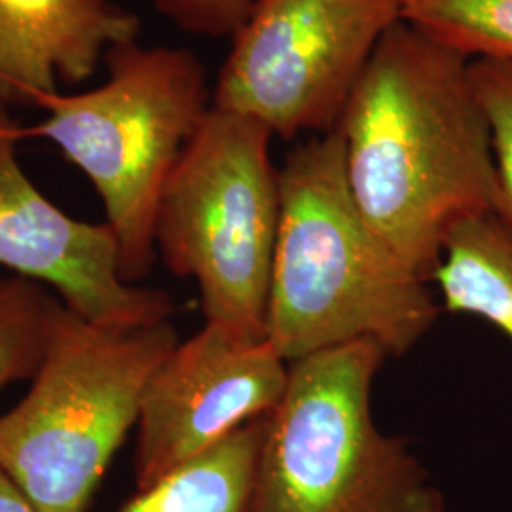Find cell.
<instances>
[{"mask_svg": "<svg viewBox=\"0 0 512 512\" xmlns=\"http://www.w3.org/2000/svg\"><path fill=\"white\" fill-rule=\"evenodd\" d=\"M289 382V363L268 340H241L205 323L152 376L137 421L135 488L145 490L268 416Z\"/></svg>", "mask_w": 512, "mask_h": 512, "instance_id": "8", "label": "cell"}, {"mask_svg": "<svg viewBox=\"0 0 512 512\" xmlns=\"http://www.w3.org/2000/svg\"><path fill=\"white\" fill-rule=\"evenodd\" d=\"M264 418L243 425L202 456L137 490L118 512H253Z\"/></svg>", "mask_w": 512, "mask_h": 512, "instance_id": "12", "label": "cell"}, {"mask_svg": "<svg viewBox=\"0 0 512 512\" xmlns=\"http://www.w3.org/2000/svg\"><path fill=\"white\" fill-rule=\"evenodd\" d=\"M406 0H258L232 38L213 105L279 139L332 131Z\"/></svg>", "mask_w": 512, "mask_h": 512, "instance_id": "7", "label": "cell"}, {"mask_svg": "<svg viewBox=\"0 0 512 512\" xmlns=\"http://www.w3.org/2000/svg\"><path fill=\"white\" fill-rule=\"evenodd\" d=\"M109 78L90 92L50 95L31 133L52 141L97 190L120 258L135 285L156 262V217L184 147L213 109L198 55L129 42L110 48Z\"/></svg>", "mask_w": 512, "mask_h": 512, "instance_id": "5", "label": "cell"}, {"mask_svg": "<svg viewBox=\"0 0 512 512\" xmlns=\"http://www.w3.org/2000/svg\"><path fill=\"white\" fill-rule=\"evenodd\" d=\"M431 281L444 310L484 319L512 340V232L495 213L452 226Z\"/></svg>", "mask_w": 512, "mask_h": 512, "instance_id": "11", "label": "cell"}, {"mask_svg": "<svg viewBox=\"0 0 512 512\" xmlns=\"http://www.w3.org/2000/svg\"><path fill=\"white\" fill-rule=\"evenodd\" d=\"M258 0H154L162 16L200 37H236Z\"/></svg>", "mask_w": 512, "mask_h": 512, "instance_id": "16", "label": "cell"}, {"mask_svg": "<svg viewBox=\"0 0 512 512\" xmlns=\"http://www.w3.org/2000/svg\"><path fill=\"white\" fill-rule=\"evenodd\" d=\"M281 217L266 340L289 365L370 340L403 355L433 327L425 279L374 234L351 196L336 129L294 147L279 167Z\"/></svg>", "mask_w": 512, "mask_h": 512, "instance_id": "2", "label": "cell"}, {"mask_svg": "<svg viewBox=\"0 0 512 512\" xmlns=\"http://www.w3.org/2000/svg\"><path fill=\"white\" fill-rule=\"evenodd\" d=\"M0 512H38L0 471Z\"/></svg>", "mask_w": 512, "mask_h": 512, "instance_id": "17", "label": "cell"}, {"mask_svg": "<svg viewBox=\"0 0 512 512\" xmlns=\"http://www.w3.org/2000/svg\"><path fill=\"white\" fill-rule=\"evenodd\" d=\"M469 61L401 21L380 42L334 126L361 215L425 281L452 226L497 209L492 143Z\"/></svg>", "mask_w": 512, "mask_h": 512, "instance_id": "1", "label": "cell"}, {"mask_svg": "<svg viewBox=\"0 0 512 512\" xmlns=\"http://www.w3.org/2000/svg\"><path fill=\"white\" fill-rule=\"evenodd\" d=\"M177 344L171 321L112 327L61 306L27 395L0 416V471L38 512H88Z\"/></svg>", "mask_w": 512, "mask_h": 512, "instance_id": "3", "label": "cell"}, {"mask_svg": "<svg viewBox=\"0 0 512 512\" xmlns=\"http://www.w3.org/2000/svg\"><path fill=\"white\" fill-rule=\"evenodd\" d=\"M61 306L54 293L33 279L0 277V391L35 378Z\"/></svg>", "mask_w": 512, "mask_h": 512, "instance_id": "13", "label": "cell"}, {"mask_svg": "<svg viewBox=\"0 0 512 512\" xmlns=\"http://www.w3.org/2000/svg\"><path fill=\"white\" fill-rule=\"evenodd\" d=\"M139 35L141 19L114 0H0V103L40 107Z\"/></svg>", "mask_w": 512, "mask_h": 512, "instance_id": "10", "label": "cell"}, {"mask_svg": "<svg viewBox=\"0 0 512 512\" xmlns=\"http://www.w3.org/2000/svg\"><path fill=\"white\" fill-rule=\"evenodd\" d=\"M23 135L0 103V266L46 283L69 310L93 323L143 327L171 321L169 294L122 279L109 224L69 217L27 177L18 160Z\"/></svg>", "mask_w": 512, "mask_h": 512, "instance_id": "9", "label": "cell"}, {"mask_svg": "<svg viewBox=\"0 0 512 512\" xmlns=\"http://www.w3.org/2000/svg\"><path fill=\"white\" fill-rule=\"evenodd\" d=\"M469 80L492 143L497 179L495 215L512 232V59H471Z\"/></svg>", "mask_w": 512, "mask_h": 512, "instance_id": "15", "label": "cell"}, {"mask_svg": "<svg viewBox=\"0 0 512 512\" xmlns=\"http://www.w3.org/2000/svg\"><path fill=\"white\" fill-rule=\"evenodd\" d=\"M387 357L359 340L289 365L264 418L253 512H446L429 471L372 416V385Z\"/></svg>", "mask_w": 512, "mask_h": 512, "instance_id": "4", "label": "cell"}, {"mask_svg": "<svg viewBox=\"0 0 512 512\" xmlns=\"http://www.w3.org/2000/svg\"><path fill=\"white\" fill-rule=\"evenodd\" d=\"M274 133L213 105L173 167L156 217V251L202 294L205 323L266 340V310L281 217Z\"/></svg>", "mask_w": 512, "mask_h": 512, "instance_id": "6", "label": "cell"}, {"mask_svg": "<svg viewBox=\"0 0 512 512\" xmlns=\"http://www.w3.org/2000/svg\"><path fill=\"white\" fill-rule=\"evenodd\" d=\"M404 21L469 59H512V0H406Z\"/></svg>", "mask_w": 512, "mask_h": 512, "instance_id": "14", "label": "cell"}]
</instances>
